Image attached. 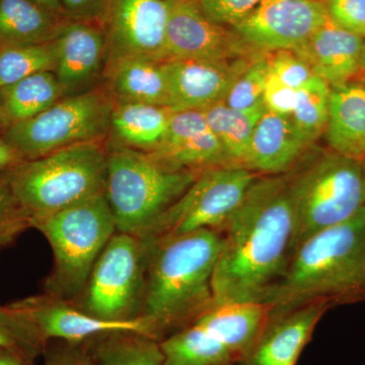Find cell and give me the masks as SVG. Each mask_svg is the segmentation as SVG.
Wrapping results in <instances>:
<instances>
[{
  "label": "cell",
  "instance_id": "1",
  "mask_svg": "<svg viewBox=\"0 0 365 365\" xmlns=\"http://www.w3.org/2000/svg\"><path fill=\"white\" fill-rule=\"evenodd\" d=\"M222 235L213 274V306L265 302L294 254L295 208L289 173L257 178Z\"/></svg>",
  "mask_w": 365,
  "mask_h": 365
},
{
  "label": "cell",
  "instance_id": "2",
  "mask_svg": "<svg viewBox=\"0 0 365 365\" xmlns=\"http://www.w3.org/2000/svg\"><path fill=\"white\" fill-rule=\"evenodd\" d=\"M145 241L150 252L141 317L150 322L160 341L213 307V274L223 235L202 230Z\"/></svg>",
  "mask_w": 365,
  "mask_h": 365
},
{
  "label": "cell",
  "instance_id": "3",
  "mask_svg": "<svg viewBox=\"0 0 365 365\" xmlns=\"http://www.w3.org/2000/svg\"><path fill=\"white\" fill-rule=\"evenodd\" d=\"M364 300L365 206L300 244L264 302L274 316L314 302L334 307Z\"/></svg>",
  "mask_w": 365,
  "mask_h": 365
},
{
  "label": "cell",
  "instance_id": "4",
  "mask_svg": "<svg viewBox=\"0 0 365 365\" xmlns=\"http://www.w3.org/2000/svg\"><path fill=\"white\" fill-rule=\"evenodd\" d=\"M106 176L107 151L98 141L74 144L25 160L6 174L14 195L31 220L104 194Z\"/></svg>",
  "mask_w": 365,
  "mask_h": 365
},
{
  "label": "cell",
  "instance_id": "5",
  "mask_svg": "<svg viewBox=\"0 0 365 365\" xmlns=\"http://www.w3.org/2000/svg\"><path fill=\"white\" fill-rule=\"evenodd\" d=\"M200 173L170 169L124 146L108 151L104 195L117 232L143 237Z\"/></svg>",
  "mask_w": 365,
  "mask_h": 365
},
{
  "label": "cell",
  "instance_id": "6",
  "mask_svg": "<svg viewBox=\"0 0 365 365\" xmlns=\"http://www.w3.org/2000/svg\"><path fill=\"white\" fill-rule=\"evenodd\" d=\"M49 242L54 264L45 292L76 302L103 250L117 228L104 194L91 197L54 215L31 220Z\"/></svg>",
  "mask_w": 365,
  "mask_h": 365
},
{
  "label": "cell",
  "instance_id": "7",
  "mask_svg": "<svg viewBox=\"0 0 365 365\" xmlns=\"http://www.w3.org/2000/svg\"><path fill=\"white\" fill-rule=\"evenodd\" d=\"M295 208L294 252L327 228L346 222L365 206L362 163L338 153L302 158L290 170Z\"/></svg>",
  "mask_w": 365,
  "mask_h": 365
},
{
  "label": "cell",
  "instance_id": "8",
  "mask_svg": "<svg viewBox=\"0 0 365 365\" xmlns=\"http://www.w3.org/2000/svg\"><path fill=\"white\" fill-rule=\"evenodd\" d=\"M115 101L103 91L67 96L37 116L6 126L2 138L24 160L98 141L110 129Z\"/></svg>",
  "mask_w": 365,
  "mask_h": 365
},
{
  "label": "cell",
  "instance_id": "9",
  "mask_svg": "<svg viewBox=\"0 0 365 365\" xmlns=\"http://www.w3.org/2000/svg\"><path fill=\"white\" fill-rule=\"evenodd\" d=\"M148 252L145 240L117 232L98 257L85 292L74 304L107 321L143 318Z\"/></svg>",
  "mask_w": 365,
  "mask_h": 365
},
{
  "label": "cell",
  "instance_id": "10",
  "mask_svg": "<svg viewBox=\"0 0 365 365\" xmlns=\"http://www.w3.org/2000/svg\"><path fill=\"white\" fill-rule=\"evenodd\" d=\"M259 175L245 168L202 170L191 186L141 239H168L210 230L222 232Z\"/></svg>",
  "mask_w": 365,
  "mask_h": 365
},
{
  "label": "cell",
  "instance_id": "11",
  "mask_svg": "<svg viewBox=\"0 0 365 365\" xmlns=\"http://www.w3.org/2000/svg\"><path fill=\"white\" fill-rule=\"evenodd\" d=\"M168 19L165 0H110L103 26L106 67L126 58L165 61Z\"/></svg>",
  "mask_w": 365,
  "mask_h": 365
},
{
  "label": "cell",
  "instance_id": "12",
  "mask_svg": "<svg viewBox=\"0 0 365 365\" xmlns=\"http://www.w3.org/2000/svg\"><path fill=\"white\" fill-rule=\"evenodd\" d=\"M328 19L319 0H263L232 29L258 51H295Z\"/></svg>",
  "mask_w": 365,
  "mask_h": 365
},
{
  "label": "cell",
  "instance_id": "13",
  "mask_svg": "<svg viewBox=\"0 0 365 365\" xmlns=\"http://www.w3.org/2000/svg\"><path fill=\"white\" fill-rule=\"evenodd\" d=\"M168 4L165 61L250 58L262 53L242 40L234 29L211 21L198 4Z\"/></svg>",
  "mask_w": 365,
  "mask_h": 365
},
{
  "label": "cell",
  "instance_id": "14",
  "mask_svg": "<svg viewBox=\"0 0 365 365\" xmlns=\"http://www.w3.org/2000/svg\"><path fill=\"white\" fill-rule=\"evenodd\" d=\"M9 306L35 328L43 341L60 339L83 343L91 338L119 332L139 333L155 338L153 327L145 318L126 322L96 318L73 302L46 292L16 300Z\"/></svg>",
  "mask_w": 365,
  "mask_h": 365
},
{
  "label": "cell",
  "instance_id": "15",
  "mask_svg": "<svg viewBox=\"0 0 365 365\" xmlns=\"http://www.w3.org/2000/svg\"><path fill=\"white\" fill-rule=\"evenodd\" d=\"M258 55L232 60H167L170 110L203 111L222 102L235 81Z\"/></svg>",
  "mask_w": 365,
  "mask_h": 365
},
{
  "label": "cell",
  "instance_id": "16",
  "mask_svg": "<svg viewBox=\"0 0 365 365\" xmlns=\"http://www.w3.org/2000/svg\"><path fill=\"white\" fill-rule=\"evenodd\" d=\"M54 72L64 97L91 91L107 66V43L103 26L66 21L52 40Z\"/></svg>",
  "mask_w": 365,
  "mask_h": 365
},
{
  "label": "cell",
  "instance_id": "17",
  "mask_svg": "<svg viewBox=\"0 0 365 365\" xmlns=\"http://www.w3.org/2000/svg\"><path fill=\"white\" fill-rule=\"evenodd\" d=\"M170 169L202 172L230 165L202 111H173L162 143L148 153ZM232 167V165H230Z\"/></svg>",
  "mask_w": 365,
  "mask_h": 365
},
{
  "label": "cell",
  "instance_id": "18",
  "mask_svg": "<svg viewBox=\"0 0 365 365\" xmlns=\"http://www.w3.org/2000/svg\"><path fill=\"white\" fill-rule=\"evenodd\" d=\"M330 309L324 302H314L270 316L256 344L237 365H297L314 329Z\"/></svg>",
  "mask_w": 365,
  "mask_h": 365
},
{
  "label": "cell",
  "instance_id": "19",
  "mask_svg": "<svg viewBox=\"0 0 365 365\" xmlns=\"http://www.w3.org/2000/svg\"><path fill=\"white\" fill-rule=\"evenodd\" d=\"M364 37L340 28L330 19L295 53L314 76L331 88L354 81L360 74Z\"/></svg>",
  "mask_w": 365,
  "mask_h": 365
},
{
  "label": "cell",
  "instance_id": "20",
  "mask_svg": "<svg viewBox=\"0 0 365 365\" xmlns=\"http://www.w3.org/2000/svg\"><path fill=\"white\" fill-rule=\"evenodd\" d=\"M307 148L289 117L265 111L255 128L245 169L259 176L287 174Z\"/></svg>",
  "mask_w": 365,
  "mask_h": 365
},
{
  "label": "cell",
  "instance_id": "21",
  "mask_svg": "<svg viewBox=\"0 0 365 365\" xmlns=\"http://www.w3.org/2000/svg\"><path fill=\"white\" fill-rule=\"evenodd\" d=\"M269 319L270 307L266 302H235L215 304L193 323L222 343L237 364L256 344Z\"/></svg>",
  "mask_w": 365,
  "mask_h": 365
},
{
  "label": "cell",
  "instance_id": "22",
  "mask_svg": "<svg viewBox=\"0 0 365 365\" xmlns=\"http://www.w3.org/2000/svg\"><path fill=\"white\" fill-rule=\"evenodd\" d=\"M333 153L362 162L365 157V81L331 88L325 130Z\"/></svg>",
  "mask_w": 365,
  "mask_h": 365
},
{
  "label": "cell",
  "instance_id": "23",
  "mask_svg": "<svg viewBox=\"0 0 365 365\" xmlns=\"http://www.w3.org/2000/svg\"><path fill=\"white\" fill-rule=\"evenodd\" d=\"M115 103H143L170 109L165 61L126 58L107 66Z\"/></svg>",
  "mask_w": 365,
  "mask_h": 365
},
{
  "label": "cell",
  "instance_id": "24",
  "mask_svg": "<svg viewBox=\"0 0 365 365\" xmlns=\"http://www.w3.org/2000/svg\"><path fill=\"white\" fill-rule=\"evenodd\" d=\"M172 110L143 103H115L110 129L119 146L150 153L169 128Z\"/></svg>",
  "mask_w": 365,
  "mask_h": 365
},
{
  "label": "cell",
  "instance_id": "25",
  "mask_svg": "<svg viewBox=\"0 0 365 365\" xmlns=\"http://www.w3.org/2000/svg\"><path fill=\"white\" fill-rule=\"evenodd\" d=\"M66 21L34 0H0V45L51 42Z\"/></svg>",
  "mask_w": 365,
  "mask_h": 365
},
{
  "label": "cell",
  "instance_id": "26",
  "mask_svg": "<svg viewBox=\"0 0 365 365\" xmlns=\"http://www.w3.org/2000/svg\"><path fill=\"white\" fill-rule=\"evenodd\" d=\"M64 98L53 71L38 72L0 90L4 123L25 121Z\"/></svg>",
  "mask_w": 365,
  "mask_h": 365
},
{
  "label": "cell",
  "instance_id": "27",
  "mask_svg": "<svg viewBox=\"0 0 365 365\" xmlns=\"http://www.w3.org/2000/svg\"><path fill=\"white\" fill-rule=\"evenodd\" d=\"M160 344L163 365H237L230 350L196 323L170 334Z\"/></svg>",
  "mask_w": 365,
  "mask_h": 365
},
{
  "label": "cell",
  "instance_id": "28",
  "mask_svg": "<svg viewBox=\"0 0 365 365\" xmlns=\"http://www.w3.org/2000/svg\"><path fill=\"white\" fill-rule=\"evenodd\" d=\"M265 111H237L228 107L225 101L203 110L206 121L222 143L232 167L245 168L255 128Z\"/></svg>",
  "mask_w": 365,
  "mask_h": 365
},
{
  "label": "cell",
  "instance_id": "29",
  "mask_svg": "<svg viewBox=\"0 0 365 365\" xmlns=\"http://www.w3.org/2000/svg\"><path fill=\"white\" fill-rule=\"evenodd\" d=\"M93 355L95 365H163V362L160 341L139 333L104 335Z\"/></svg>",
  "mask_w": 365,
  "mask_h": 365
},
{
  "label": "cell",
  "instance_id": "30",
  "mask_svg": "<svg viewBox=\"0 0 365 365\" xmlns=\"http://www.w3.org/2000/svg\"><path fill=\"white\" fill-rule=\"evenodd\" d=\"M330 96L331 86L317 76L297 91V101L290 120L309 148L325 133Z\"/></svg>",
  "mask_w": 365,
  "mask_h": 365
},
{
  "label": "cell",
  "instance_id": "31",
  "mask_svg": "<svg viewBox=\"0 0 365 365\" xmlns=\"http://www.w3.org/2000/svg\"><path fill=\"white\" fill-rule=\"evenodd\" d=\"M52 41L44 44L0 45V90L32 74L53 71Z\"/></svg>",
  "mask_w": 365,
  "mask_h": 365
},
{
  "label": "cell",
  "instance_id": "32",
  "mask_svg": "<svg viewBox=\"0 0 365 365\" xmlns=\"http://www.w3.org/2000/svg\"><path fill=\"white\" fill-rule=\"evenodd\" d=\"M268 74L267 53L263 52L252 60L246 71L235 81L225 98V104L237 111L247 113L266 110L264 91Z\"/></svg>",
  "mask_w": 365,
  "mask_h": 365
},
{
  "label": "cell",
  "instance_id": "33",
  "mask_svg": "<svg viewBox=\"0 0 365 365\" xmlns=\"http://www.w3.org/2000/svg\"><path fill=\"white\" fill-rule=\"evenodd\" d=\"M31 217L14 195L6 175L0 176V251L13 245L26 230Z\"/></svg>",
  "mask_w": 365,
  "mask_h": 365
},
{
  "label": "cell",
  "instance_id": "34",
  "mask_svg": "<svg viewBox=\"0 0 365 365\" xmlns=\"http://www.w3.org/2000/svg\"><path fill=\"white\" fill-rule=\"evenodd\" d=\"M42 339L35 328L11 306H0V347L33 354Z\"/></svg>",
  "mask_w": 365,
  "mask_h": 365
},
{
  "label": "cell",
  "instance_id": "35",
  "mask_svg": "<svg viewBox=\"0 0 365 365\" xmlns=\"http://www.w3.org/2000/svg\"><path fill=\"white\" fill-rule=\"evenodd\" d=\"M269 73L288 88L299 90L314 76L304 59L290 50L267 53Z\"/></svg>",
  "mask_w": 365,
  "mask_h": 365
},
{
  "label": "cell",
  "instance_id": "36",
  "mask_svg": "<svg viewBox=\"0 0 365 365\" xmlns=\"http://www.w3.org/2000/svg\"><path fill=\"white\" fill-rule=\"evenodd\" d=\"M263 0H199L198 6L207 18L220 25H237Z\"/></svg>",
  "mask_w": 365,
  "mask_h": 365
},
{
  "label": "cell",
  "instance_id": "37",
  "mask_svg": "<svg viewBox=\"0 0 365 365\" xmlns=\"http://www.w3.org/2000/svg\"><path fill=\"white\" fill-rule=\"evenodd\" d=\"M329 19L348 32L365 36V0H327Z\"/></svg>",
  "mask_w": 365,
  "mask_h": 365
},
{
  "label": "cell",
  "instance_id": "38",
  "mask_svg": "<svg viewBox=\"0 0 365 365\" xmlns=\"http://www.w3.org/2000/svg\"><path fill=\"white\" fill-rule=\"evenodd\" d=\"M68 21L104 26L110 0H59Z\"/></svg>",
  "mask_w": 365,
  "mask_h": 365
},
{
  "label": "cell",
  "instance_id": "39",
  "mask_svg": "<svg viewBox=\"0 0 365 365\" xmlns=\"http://www.w3.org/2000/svg\"><path fill=\"white\" fill-rule=\"evenodd\" d=\"M297 91L283 85L269 73L264 91V106L266 111L290 118L297 101Z\"/></svg>",
  "mask_w": 365,
  "mask_h": 365
},
{
  "label": "cell",
  "instance_id": "40",
  "mask_svg": "<svg viewBox=\"0 0 365 365\" xmlns=\"http://www.w3.org/2000/svg\"><path fill=\"white\" fill-rule=\"evenodd\" d=\"M44 365H95V359L93 352L81 343H71L68 347L52 353Z\"/></svg>",
  "mask_w": 365,
  "mask_h": 365
},
{
  "label": "cell",
  "instance_id": "41",
  "mask_svg": "<svg viewBox=\"0 0 365 365\" xmlns=\"http://www.w3.org/2000/svg\"><path fill=\"white\" fill-rule=\"evenodd\" d=\"M23 162L25 160L20 155L4 138H0V176L7 174Z\"/></svg>",
  "mask_w": 365,
  "mask_h": 365
},
{
  "label": "cell",
  "instance_id": "42",
  "mask_svg": "<svg viewBox=\"0 0 365 365\" xmlns=\"http://www.w3.org/2000/svg\"><path fill=\"white\" fill-rule=\"evenodd\" d=\"M31 356L32 354L21 350L0 347V365H31Z\"/></svg>",
  "mask_w": 365,
  "mask_h": 365
},
{
  "label": "cell",
  "instance_id": "43",
  "mask_svg": "<svg viewBox=\"0 0 365 365\" xmlns=\"http://www.w3.org/2000/svg\"><path fill=\"white\" fill-rule=\"evenodd\" d=\"M34 1L38 2L41 6L46 7V9H49V11H53V13L66 18L63 9H62L59 0H34Z\"/></svg>",
  "mask_w": 365,
  "mask_h": 365
},
{
  "label": "cell",
  "instance_id": "44",
  "mask_svg": "<svg viewBox=\"0 0 365 365\" xmlns=\"http://www.w3.org/2000/svg\"><path fill=\"white\" fill-rule=\"evenodd\" d=\"M360 74H362L365 78V36L362 42L361 57H360Z\"/></svg>",
  "mask_w": 365,
  "mask_h": 365
},
{
  "label": "cell",
  "instance_id": "45",
  "mask_svg": "<svg viewBox=\"0 0 365 365\" xmlns=\"http://www.w3.org/2000/svg\"><path fill=\"white\" fill-rule=\"evenodd\" d=\"M168 2H191V4H198L199 0H165Z\"/></svg>",
  "mask_w": 365,
  "mask_h": 365
},
{
  "label": "cell",
  "instance_id": "46",
  "mask_svg": "<svg viewBox=\"0 0 365 365\" xmlns=\"http://www.w3.org/2000/svg\"><path fill=\"white\" fill-rule=\"evenodd\" d=\"M0 123H4V114H2L1 98H0Z\"/></svg>",
  "mask_w": 365,
  "mask_h": 365
},
{
  "label": "cell",
  "instance_id": "47",
  "mask_svg": "<svg viewBox=\"0 0 365 365\" xmlns=\"http://www.w3.org/2000/svg\"><path fill=\"white\" fill-rule=\"evenodd\" d=\"M362 168H364V177H365V157L364 158V160H362Z\"/></svg>",
  "mask_w": 365,
  "mask_h": 365
},
{
  "label": "cell",
  "instance_id": "48",
  "mask_svg": "<svg viewBox=\"0 0 365 365\" xmlns=\"http://www.w3.org/2000/svg\"><path fill=\"white\" fill-rule=\"evenodd\" d=\"M319 1L326 2V1H327V0H319Z\"/></svg>",
  "mask_w": 365,
  "mask_h": 365
}]
</instances>
